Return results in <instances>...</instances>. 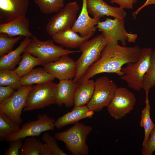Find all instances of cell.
I'll use <instances>...</instances> for the list:
<instances>
[{"mask_svg":"<svg viewBox=\"0 0 155 155\" xmlns=\"http://www.w3.org/2000/svg\"><path fill=\"white\" fill-rule=\"evenodd\" d=\"M29 2V0H0V19L6 23L25 16Z\"/></svg>","mask_w":155,"mask_h":155,"instance_id":"obj_14","label":"cell"},{"mask_svg":"<svg viewBox=\"0 0 155 155\" xmlns=\"http://www.w3.org/2000/svg\"><path fill=\"white\" fill-rule=\"evenodd\" d=\"M43 68L33 69L31 71L20 77L22 86L32 85L52 82L55 78Z\"/></svg>","mask_w":155,"mask_h":155,"instance_id":"obj_23","label":"cell"},{"mask_svg":"<svg viewBox=\"0 0 155 155\" xmlns=\"http://www.w3.org/2000/svg\"><path fill=\"white\" fill-rule=\"evenodd\" d=\"M32 85L23 86L9 98L0 103V113L20 124L23 121L21 115L28 93Z\"/></svg>","mask_w":155,"mask_h":155,"instance_id":"obj_12","label":"cell"},{"mask_svg":"<svg viewBox=\"0 0 155 155\" xmlns=\"http://www.w3.org/2000/svg\"><path fill=\"white\" fill-rule=\"evenodd\" d=\"M86 5L89 13L93 18L100 19L107 16L124 18L126 16L123 9L111 6L103 0H87Z\"/></svg>","mask_w":155,"mask_h":155,"instance_id":"obj_15","label":"cell"},{"mask_svg":"<svg viewBox=\"0 0 155 155\" xmlns=\"http://www.w3.org/2000/svg\"><path fill=\"white\" fill-rule=\"evenodd\" d=\"M136 99L134 95L127 88H117L111 101L107 107L111 116L119 119L133 109Z\"/></svg>","mask_w":155,"mask_h":155,"instance_id":"obj_11","label":"cell"},{"mask_svg":"<svg viewBox=\"0 0 155 155\" xmlns=\"http://www.w3.org/2000/svg\"><path fill=\"white\" fill-rule=\"evenodd\" d=\"M42 144L41 141L34 137H26L24 138L20 155H39Z\"/></svg>","mask_w":155,"mask_h":155,"instance_id":"obj_28","label":"cell"},{"mask_svg":"<svg viewBox=\"0 0 155 155\" xmlns=\"http://www.w3.org/2000/svg\"><path fill=\"white\" fill-rule=\"evenodd\" d=\"M94 112L86 105L74 106L70 112L58 117L55 122V126L60 129L68 125L75 124L84 119L91 118Z\"/></svg>","mask_w":155,"mask_h":155,"instance_id":"obj_19","label":"cell"},{"mask_svg":"<svg viewBox=\"0 0 155 155\" xmlns=\"http://www.w3.org/2000/svg\"><path fill=\"white\" fill-rule=\"evenodd\" d=\"M20 79L14 70H0V86H8L18 90L22 86Z\"/></svg>","mask_w":155,"mask_h":155,"instance_id":"obj_27","label":"cell"},{"mask_svg":"<svg viewBox=\"0 0 155 155\" xmlns=\"http://www.w3.org/2000/svg\"><path fill=\"white\" fill-rule=\"evenodd\" d=\"M40 11L45 14L60 11L64 6V0H34Z\"/></svg>","mask_w":155,"mask_h":155,"instance_id":"obj_29","label":"cell"},{"mask_svg":"<svg viewBox=\"0 0 155 155\" xmlns=\"http://www.w3.org/2000/svg\"><path fill=\"white\" fill-rule=\"evenodd\" d=\"M93 34L82 36L71 29L57 32L52 37L54 42L64 46L71 48L79 47Z\"/></svg>","mask_w":155,"mask_h":155,"instance_id":"obj_20","label":"cell"},{"mask_svg":"<svg viewBox=\"0 0 155 155\" xmlns=\"http://www.w3.org/2000/svg\"><path fill=\"white\" fill-rule=\"evenodd\" d=\"M42 140L51 149L53 155H67L58 146L55 137L48 133H44L42 136Z\"/></svg>","mask_w":155,"mask_h":155,"instance_id":"obj_32","label":"cell"},{"mask_svg":"<svg viewBox=\"0 0 155 155\" xmlns=\"http://www.w3.org/2000/svg\"><path fill=\"white\" fill-rule=\"evenodd\" d=\"M138 0H110L112 3H115L123 9H133V5L137 3Z\"/></svg>","mask_w":155,"mask_h":155,"instance_id":"obj_36","label":"cell"},{"mask_svg":"<svg viewBox=\"0 0 155 155\" xmlns=\"http://www.w3.org/2000/svg\"><path fill=\"white\" fill-rule=\"evenodd\" d=\"M151 4H155V0H146L142 5L132 13V14L133 19H135L136 18L137 15L141 9L146 6Z\"/></svg>","mask_w":155,"mask_h":155,"instance_id":"obj_38","label":"cell"},{"mask_svg":"<svg viewBox=\"0 0 155 155\" xmlns=\"http://www.w3.org/2000/svg\"><path fill=\"white\" fill-rule=\"evenodd\" d=\"M22 37V36H20L15 37H13L6 34L0 33V57L12 51L14 46L19 41Z\"/></svg>","mask_w":155,"mask_h":155,"instance_id":"obj_31","label":"cell"},{"mask_svg":"<svg viewBox=\"0 0 155 155\" xmlns=\"http://www.w3.org/2000/svg\"><path fill=\"white\" fill-rule=\"evenodd\" d=\"M87 0H82L80 13L71 30L79 33L83 37L94 34L96 29V25L100 21L99 18H91L89 15L86 5Z\"/></svg>","mask_w":155,"mask_h":155,"instance_id":"obj_16","label":"cell"},{"mask_svg":"<svg viewBox=\"0 0 155 155\" xmlns=\"http://www.w3.org/2000/svg\"><path fill=\"white\" fill-rule=\"evenodd\" d=\"M20 124L7 115L0 113V140L6 138L18 131L20 129Z\"/></svg>","mask_w":155,"mask_h":155,"instance_id":"obj_26","label":"cell"},{"mask_svg":"<svg viewBox=\"0 0 155 155\" xmlns=\"http://www.w3.org/2000/svg\"><path fill=\"white\" fill-rule=\"evenodd\" d=\"M155 151V126L151 132L146 146L142 147V155H151Z\"/></svg>","mask_w":155,"mask_h":155,"instance_id":"obj_33","label":"cell"},{"mask_svg":"<svg viewBox=\"0 0 155 155\" xmlns=\"http://www.w3.org/2000/svg\"><path fill=\"white\" fill-rule=\"evenodd\" d=\"M29 20L25 16L18 18L10 22L1 23L0 33L10 36H16L32 38L33 35L29 30Z\"/></svg>","mask_w":155,"mask_h":155,"instance_id":"obj_17","label":"cell"},{"mask_svg":"<svg viewBox=\"0 0 155 155\" xmlns=\"http://www.w3.org/2000/svg\"><path fill=\"white\" fill-rule=\"evenodd\" d=\"M22 57L18 66L14 70L20 77L30 72L36 66L43 65L41 59L34 57L30 53L24 52Z\"/></svg>","mask_w":155,"mask_h":155,"instance_id":"obj_24","label":"cell"},{"mask_svg":"<svg viewBox=\"0 0 155 155\" xmlns=\"http://www.w3.org/2000/svg\"><path fill=\"white\" fill-rule=\"evenodd\" d=\"M57 84L52 82L32 86L27 96L23 110L31 111L55 104Z\"/></svg>","mask_w":155,"mask_h":155,"instance_id":"obj_7","label":"cell"},{"mask_svg":"<svg viewBox=\"0 0 155 155\" xmlns=\"http://www.w3.org/2000/svg\"><path fill=\"white\" fill-rule=\"evenodd\" d=\"M152 51L150 48H143L137 61L128 63L126 67L122 68L123 75L120 78L130 88L137 91L143 89L144 78L150 67Z\"/></svg>","mask_w":155,"mask_h":155,"instance_id":"obj_3","label":"cell"},{"mask_svg":"<svg viewBox=\"0 0 155 155\" xmlns=\"http://www.w3.org/2000/svg\"><path fill=\"white\" fill-rule=\"evenodd\" d=\"M107 44L101 34L84 42L79 47L82 53L75 61L76 72L73 79L78 82L86 73L88 68L100 58L102 52Z\"/></svg>","mask_w":155,"mask_h":155,"instance_id":"obj_4","label":"cell"},{"mask_svg":"<svg viewBox=\"0 0 155 155\" xmlns=\"http://www.w3.org/2000/svg\"><path fill=\"white\" fill-rule=\"evenodd\" d=\"M31 40L29 37H25L19 45L15 49L1 57L0 59V70H14L16 65L22 59L21 54Z\"/></svg>","mask_w":155,"mask_h":155,"instance_id":"obj_21","label":"cell"},{"mask_svg":"<svg viewBox=\"0 0 155 155\" xmlns=\"http://www.w3.org/2000/svg\"><path fill=\"white\" fill-rule=\"evenodd\" d=\"M116 84L107 76H103L94 81V89L92 96L86 106L94 112L101 111L107 107L112 99L116 89Z\"/></svg>","mask_w":155,"mask_h":155,"instance_id":"obj_8","label":"cell"},{"mask_svg":"<svg viewBox=\"0 0 155 155\" xmlns=\"http://www.w3.org/2000/svg\"><path fill=\"white\" fill-rule=\"evenodd\" d=\"M79 9L76 1L67 4L49 20L46 27L47 33L52 36L57 32L71 29L76 20Z\"/></svg>","mask_w":155,"mask_h":155,"instance_id":"obj_9","label":"cell"},{"mask_svg":"<svg viewBox=\"0 0 155 155\" xmlns=\"http://www.w3.org/2000/svg\"><path fill=\"white\" fill-rule=\"evenodd\" d=\"M78 84L74 93V105L76 106L86 105L93 95L94 81L89 79Z\"/></svg>","mask_w":155,"mask_h":155,"instance_id":"obj_22","label":"cell"},{"mask_svg":"<svg viewBox=\"0 0 155 155\" xmlns=\"http://www.w3.org/2000/svg\"><path fill=\"white\" fill-rule=\"evenodd\" d=\"M124 18H108L98 23L96 27L101 32L107 44H118L119 41L123 46H125L127 41L129 42H135L137 35L127 32L125 28Z\"/></svg>","mask_w":155,"mask_h":155,"instance_id":"obj_5","label":"cell"},{"mask_svg":"<svg viewBox=\"0 0 155 155\" xmlns=\"http://www.w3.org/2000/svg\"><path fill=\"white\" fill-rule=\"evenodd\" d=\"M141 51V49L137 45L127 47L118 44H107L100 59L88 68L78 83H83L102 73H115L121 76L123 75L121 71L123 65L137 61L140 57Z\"/></svg>","mask_w":155,"mask_h":155,"instance_id":"obj_1","label":"cell"},{"mask_svg":"<svg viewBox=\"0 0 155 155\" xmlns=\"http://www.w3.org/2000/svg\"><path fill=\"white\" fill-rule=\"evenodd\" d=\"M93 129L90 125L78 122L66 130L56 133L54 137L63 142L72 154L88 155L89 149L86 141L88 135Z\"/></svg>","mask_w":155,"mask_h":155,"instance_id":"obj_2","label":"cell"},{"mask_svg":"<svg viewBox=\"0 0 155 155\" xmlns=\"http://www.w3.org/2000/svg\"><path fill=\"white\" fill-rule=\"evenodd\" d=\"M145 106L142 111L140 125L144 129V135L142 147H145L148 141L150 134L155 126L150 116V106L148 98V94H146Z\"/></svg>","mask_w":155,"mask_h":155,"instance_id":"obj_25","label":"cell"},{"mask_svg":"<svg viewBox=\"0 0 155 155\" xmlns=\"http://www.w3.org/2000/svg\"><path fill=\"white\" fill-rule=\"evenodd\" d=\"M23 139L20 138L9 142V148L5 152L4 155H18L23 144Z\"/></svg>","mask_w":155,"mask_h":155,"instance_id":"obj_34","label":"cell"},{"mask_svg":"<svg viewBox=\"0 0 155 155\" xmlns=\"http://www.w3.org/2000/svg\"><path fill=\"white\" fill-rule=\"evenodd\" d=\"M14 90L8 86H0V103L11 97L15 92Z\"/></svg>","mask_w":155,"mask_h":155,"instance_id":"obj_35","label":"cell"},{"mask_svg":"<svg viewBox=\"0 0 155 155\" xmlns=\"http://www.w3.org/2000/svg\"><path fill=\"white\" fill-rule=\"evenodd\" d=\"M36 120L27 122L16 133L7 137L5 140L10 142L28 137L39 136L42 133L55 129V121L47 115L38 114Z\"/></svg>","mask_w":155,"mask_h":155,"instance_id":"obj_10","label":"cell"},{"mask_svg":"<svg viewBox=\"0 0 155 155\" xmlns=\"http://www.w3.org/2000/svg\"><path fill=\"white\" fill-rule=\"evenodd\" d=\"M40 155H53L52 151L48 145L46 143L42 144L39 152Z\"/></svg>","mask_w":155,"mask_h":155,"instance_id":"obj_37","label":"cell"},{"mask_svg":"<svg viewBox=\"0 0 155 155\" xmlns=\"http://www.w3.org/2000/svg\"><path fill=\"white\" fill-rule=\"evenodd\" d=\"M54 42L52 40L41 41L33 36L24 52L30 53L41 59L43 65L57 61L63 55L78 52L63 49L55 44Z\"/></svg>","mask_w":155,"mask_h":155,"instance_id":"obj_6","label":"cell"},{"mask_svg":"<svg viewBox=\"0 0 155 155\" xmlns=\"http://www.w3.org/2000/svg\"><path fill=\"white\" fill-rule=\"evenodd\" d=\"M155 86V49L152 51L150 68L144 75L143 88L146 93H148L150 89Z\"/></svg>","mask_w":155,"mask_h":155,"instance_id":"obj_30","label":"cell"},{"mask_svg":"<svg viewBox=\"0 0 155 155\" xmlns=\"http://www.w3.org/2000/svg\"><path fill=\"white\" fill-rule=\"evenodd\" d=\"M68 55H63L57 61L44 64V68L59 80L73 79L76 74V64Z\"/></svg>","mask_w":155,"mask_h":155,"instance_id":"obj_13","label":"cell"},{"mask_svg":"<svg viewBox=\"0 0 155 155\" xmlns=\"http://www.w3.org/2000/svg\"><path fill=\"white\" fill-rule=\"evenodd\" d=\"M73 79L60 80L57 84L55 104L60 106L64 104L69 107L74 105V96L78 85Z\"/></svg>","mask_w":155,"mask_h":155,"instance_id":"obj_18","label":"cell"}]
</instances>
